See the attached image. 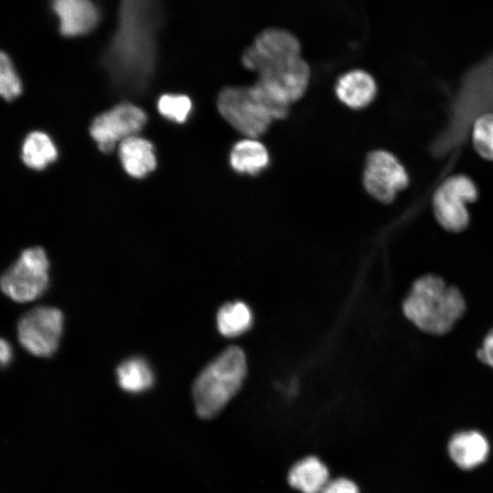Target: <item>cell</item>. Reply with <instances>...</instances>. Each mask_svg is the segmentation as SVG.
<instances>
[{"instance_id":"obj_14","label":"cell","mask_w":493,"mask_h":493,"mask_svg":"<svg viewBox=\"0 0 493 493\" xmlns=\"http://www.w3.org/2000/svg\"><path fill=\"white\" fill-rule=\"evenodd\" d=\"M377 86L373 78L362 69L350 70L337 80L335 92L338 99L352 109H362L374 99Z\"/></svg>"},{"instance_id":"obj_10","label":"cell","mask_w":493,"mask_h":493,"mask_svg":"<svg viewBox=\"0 0 493 493\" xmlns=\"http://www.w3.org/2000/svg\"><path fill=\"white\" fill-rule=\"evenodd\" d=\"M300 43L290 32L281 28L261 31L244 51L243 66L256 73L300 56Z\"/></svg>"},{"instance_id":"obj_4","label":"cell","mask_w":493,"mask_h":493,"mask_svg":"<svg viewBox=\"0 0 493 493\" xmlns=\"http://www.w3.org/2000/svg\"><path fill=\"white\" fill-rule=\"evenodd\" d=\"M246 372V356L238 347L226 349L209 362L193 384L197 414L202 418L217 414L240 389Z\"/></svg>"},{"instance_id":"obj_15","label":"cell","mask_w":493,"mask_h":493,"mask_svg":"<svg viewBox=\"0 0 493 493\" xmlns=\"http://www.w3.org/2000/svg\"><path fill=\"white\" fill-rule=\"evenodd\" d=\"M489 446L486 437L477 431L455 435L448 444L452 460L461 468L470 469L481 465L488 457Z\"/></svg>"},{"instance_id":"obj_11","label":"cell","mask_w":493,"mask_h":493,"mask_svg":"<svg viewBox=\"0 0 493 493\" xmlns=\"http://www.w3.org/2000/svg\"><path fill=\"white\" fill-rule=\"evenodd\" d=\"M145 113L130 103H121L100 114L92 121L89 132L103 152H110L120 143L142 130Z\"/></svg>"},{"instance_id":"obj_19","label":"cell","mask_w":493,"mask_h":493,"mask_svg":"<svg viewBox=\"0 0 493 493\" xmlns=\"http://www.w3.org/2000/svg\"><path fill=\"white\" fill-rule=\"evenodd\" d=\"M119 386L127 393H138L149 389L154 381L150 364L141 357L123 361L116 370Z\"/></svg>"},{"instance_id":"obj_9","label":"cell","mask_w":493,"mask_h":493,"mask_svg":"<svg viewBox=\"0 0 493 493\" xmlns=\"http://www.w3.org/2000/svg\"><path fill=\"white\" fill-rule=\"evenodd\" d=\"M63 330V314L53 307L35 308L17 324L20 344L30 353L48 357L58 349Z\"/></svg>"},{"instance_id":"obj_2","label":"cell","mask_w":493,"mask_h":493,"mask_svg":"<svg viewBox=\"0 0 493 493\" xmlns=\"http://www.w3.org/2000/svg\"><path fill=\"white\" fill-rule=\"evenodd\" d=\"M493 55L482 60L465 75L450 108L446 126L436 137L431 152L443 156L465 140L475 121L493 113Z\"/></svg>"},{"instance_id":"obj_5","label":"cell","mask_w":493,"mask_h":493,"mask_svg":"<svg viewBox=\"0 0 493 493\" xmlns=\"http://www.w3.org/2000/svg\"><path fill=\"white\" fill-rule=\"evenodd\" d=\"M221 116L246 138L263 135L273 119L252 92L250 86H226L217 97Z\"/></svg>"},{"instance_id":"obj_26","label":"cell","mask_w":493,"mask_h":493,"mask_svg":"<svg viewBox=\"0 0 493 493\" xmlns=\"http://www.w3.org/2000/svg\"><path fill=\"white\" fill-rule=\"evenodd\" d=\"M477 357L482 362L493 368V329L485 337L477 351Z\"/></svg>"},{"instance_id":"obj_22","label":"cell","mask_w":493,"mask_h":493,"mask_svg":"<svg viewBox=\"0 0 493 493\" xmlns=\"http://www.w3.org/2000/svg\"><path fill=\"white\" fill-rule=\"evenodd\" d=\"M472 129L475 149L485 159L493 161V113L477 118Z\"/></svg>"},{"instance_id":"obj_1","label":"cell","mask_w":493,"mask_h":493,"mask_svg":"<svg viewBox=\"0 0 493 493\" xmlns=\"http://www.w3.org/2000/svg\"><path fill=\"white\" fill-rule=\"evenodd\" d=\"M162 16L158 2H121L118 28L102 56L103 67L121 92L138 94L147 87L155 67Z\"/></svg>"},{"instance_id":"obj_18","label":"cell","mask_w":493,"mask_h":493,"mask_svg":"<svg viewBox=\"0 0 493 493\" xmlns=\"http://www.w3.org/2000/svg\"><path fill=\"white\" fill-rule=\"evenodd\" d=\"M288 478L289 484L302 493H321L330 482L326 466L315 456L296 463Z\"/></svg>"},{"instance_id":"obj_24","label":"cell","mask_w":493,"mask_h":493,"mask_svg":"<svg viewBox=\"0 0 493 493\" xmlns=\"http://www.w3.org/2000/svg\"><path fill=\"white\" fill-rule=\"evenodd\" d=\"M22 86L9 57L0 54V93L5 100H12L20 95Z\"/></svg>"},{"instance_id":"obj_23","label":"cell","mask_w":493,"mask_h":493,"mask_svg":"<svg viewBox=\"0 0 493 493\" xmlns=\"http://www.w3.org/2000/svg\"><path fill=\"white\" fill-rule=\"evenodd\" d=\"M159 112L165 118L183 123L192 110V101L185 95H163L157 103Z\"/></svg>"},{"instance_id":"obj_25","label":"cell","mask_w":493,"mask_h":493,"mask_svg":"<svg viewBox=\"0 0 493 493\" xmlns=\"http://www.w3.org/2000/svg\"><path fill=\"white\" fill-rule=\"evenodd\" d=\"M321 493H359L358 487L346 478L330 481Z\"/></svg>"},{"instance_id":"obj_12","label":"cell","mask_w":493,"mask_h":493,"mask_svg":"<svg viewBox=\"0 0 493 493\" xmlns=\"http://www.w3.org/2000/svg\"><path fill=\"white\" fill-rule=\"evenodd\" d=\"M408 174L404 167L392 153L376 150L367 155L363 185L366 191L378 201L392 202L397 193L408 185Z\"/></svg>"},{"instance_id":"obj_21","label":"cell","mask_w":493,"mask_h":493,"mask_svg":"<svg viewBox=\"0 0 493 493\" xmlns=\"http://www.w3.org/2000/svg\"><path fill=\"white\" fill-rule=\"evenodd\" d=\"M253 316L249 307L241 301L224 305L216 317L218 330L227 337L245 332L250 328Z\"/></svg>"},{"instance_id":"obj_6","label":"cell","mask_w":493,"mask_h":493,"mask_svg":"<svg viewBox=\"0 0 493 493\" xmlns=\"http://www.w3.org/2000/svg\"><path fill=\"white\" fill-rule=\"evenodd\" d=\"M48 268L49 262L42 247L25 249L2 275L1 288L14 301L34 300L48 285Z\"/></svg>"},{"instance_id":"obj_7","label":"cell","mask_w":493,"mask_h":493,"mask_svg":"<svg viewBox=\"0 0 493 493\" xmlns=\"http://www.w3.org/2000/svg\"><path fill=\"white\" fill-rule=\"evenodd\" d=\"M309 78V66L299 56L261 71L254 85L272 103L289 108L305 94Z\"/></svg>"},{"instance_id":"obj_3","label":"cell","mask_w":493,"mask_h":493,"mask_svg":"<svg viewBox=\"0 0 493 493\" xmlns=\"http://www.w3.org/2000/svg\"><path fill=\"white\" fill-rule=\"evenodd\" d=\"M465 309L461 292L434 275L416 279L403 303L404 316L415 327L436 335L450 330Z\"/></svg>"},{"instance_id":"obj_20","label":"cell","mask_w":493,"mask_h":493,"mask_svg":"<svg viewBox=\"0 0 493 493\" xmlns=\"http://www.w3.org/2000/svg\"><path fill=\"white\" fill-rule=\"evenodd\" d=\"M57 156V149L46 133L33 131L26 136L22 148V159L26 165L41 170L54 162Z\"/></svg>"},{"instance_id":"obj_16","label":"cell","mask_w":493,"mask_h":493,"mask_svg":"<svg viewBox=\"0 0 493 493\" xmlns=\"http://www.w3.org/2000/svg\"><path fill=\"white\" fill-rule=\"evenodd\" d=\"M119 156L126 173L142 178L156 167L153 145L145 139L132 136L119 145Z\"/></svg>"},{"instance_id":"obj_27","label":"cell","mask_w":493,"mask_h":493,"mask_svg":"<svg viewBox=\"0 0 493 493\" xmlns=\"http://www.w3.org/2000/svg\"><path fill=\"white\" fill-rule=\"evenodd\" d=\"M13 357L11 345L8 341L2 340L0 343V360L2 366L8 365Z\"/></svg>"},{"instance_id":"obj_17","label":"cell","mask_w":493,"mask_h":493,"mask_svg":"<svg viewBox=\"0 0 493 493\" xmlns=\"http://www.w3.org/2000/svg\"><path fill=\"white\" fill-rule=\"evenodd\" d=\"M229 163L236 173L256 175L268 165L269 153L256 138H245L233 145Z\"/></svg>"},{"instance_id":"obj_13","label":"cell","mask_w":493,"mask_h":493,"mask_svg":"<svg viewBox=\"0 0 493 493\" xmlns=\"http://www.w3.org/2000/svg\"><path fill=\"white\" fill-rule=\"evenodd\" d=\"M52 8L59 18V29L64 36L86 34L98 23L97 8L88 0H57Z\"/></svg>"},{"instance_id":"obj_8","label":"cell","mask_w":493,"mask_h":493,"mask_svg":"<svg viewBox=\"0 0 493 493\" xmlns=\"http://www.w3.org/2000/svg\"><path fill=\"white\" fill-rule=\"evenodd\" d=\"M477 197V189L466 175L446 178L433 195V210L439 225L447 231L459 232L469 222L467 204Z\"/></svg>"}]
</instances>
